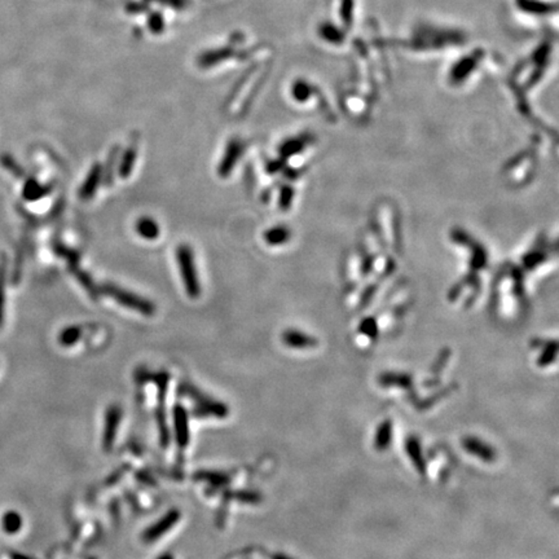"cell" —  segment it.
Wrapping results in <instances>:
<instances>
[{
	"label": "cell",
	"instance_id": "1",
	"mask_svg": "<svg viewBox=\"0 0 559 559\" xmlns=\"http://www.w3.org/2000/svg\"><path fill=\"white\" fill-rule=\"evenodd\" d=\"M404 248L402 214L394 202L374 205L368 226L344 255L342 289L346 307L365 309L393 280Z\"/></svg>",
	"mask_w": 559,
	"mask_h": 559
},
{
	"label": "cell",
	"instance_id": "2",
	"mask_svg": "<svg viewBox=\"0 0 559 559\" xmlns=\"http://www.w3.org/2000/svg\"><path fill=\"white\" fill-rule=\"evenodd\" d=\"M450 246L462 256V271L450 285L447 300L453 307L470 308L484 292L485 276L491 267L488 248L463 227H453L448 234Z\"/></svg>",
	"mask_w": 559,
	"mask_h": 559
},
{
	"label": "cell",
	"instance_id": "3",
	"mask_svg": "<svg viewBox=\"0 0 559 559\" xmlns=\"http://www.w3.org/2000/svg\"><path fill=\"white\" fill-rule=\"evenodd\" d=\"M529 280L516 259L500 264L492 277L490 296L496 316L514 320L526 315L529 308Z\"/></svg>",
	"mask_w": 559,
	"mask_h": 559
},
{
	"label": "cell",
	"instance_id": "4",
	"mask_svg": "<svg viewBox=\"0 0 559 559\" xmlns=\"http://www.w3.org/2000/svg\"><path fill=\"white\" fill-rule=\"evenodd\" d=\"M544 139L535 133L525 148L513 154L503 166L501 175L506 186L522 188L529 184L538 173L540 153Z\"/></svg>",
	"mask_w": 559,
	"mask_h": 559
},
{
	"label": "cell",
	"instance_id": "5",
	"mask_svg": "<svg viewBox=\"0 0 559 559\" xmlns=\"http://www.w3.org/2000/svg\"><path fill=\"white\" fill-rule=\"evenodd\" d=\"M516 261L526 271L531 280L541 274L556 270L558 263L557 239L545 232L538 233L525 252L518 255Z\"/></svg>",
	"mask_w": 559,
	"mask_h": 559
},
{
	"label": "cell",
	"instance_id": "6",
	"mask_svg": "<svg viewBox=\"0 0 559 559\" xmlns=\"http://www.w3.org/2000/svg\"><path fill=\"white\" fill-rule=\"evenodd\" d=\"M465 42V35L447 28L435 25H422L417 28L408 39V47L415 51H439L450 47H459Z\"/></svg>",
	"mask_w": 559,
	"mask_h": 559
},
{
	"label": "cell",
	"instance_id": "7",
	"mask_svg": "<svg viewBox=\"0 0 559 559\" xmlns=\"http://www.w3.org/2000/svg\"><path fill=\"white\" fill-rule=\"evenodd\" d=\"M292 98L299 105H314L315 109L321 113L322 118L329 122H336L337 116L330 108L329 101L324 92L306 79H296L292 86Z\"/></svg>",
	"mask_w": 559,
	"mask_h": 559
},
{
	"label": "cell",
	"instance_id": "8",
	"mask_svg": "<svg viewBox=\"0 0 559 559\" xmlns=\"http://www.w3.org/2000/svg\"><path fill=\"white\" fill-rule=\"evenodd\" d=\"M176 261L179 264L182 281L189 298L197 299L201 296L202 287L199 283L197 268L195 263V254L188 243H182L176 249Z\"/></svg>",
	"mask_w": 559,
	"mask_h": 559
},
{
	"label": "cell",
	"instance_id": "9",
	"mask_svg": "<svg viewBox=\"0 0 559 559\" xmlns=\"http://www.w3.org/2000/svg\"><path fill=\"white\" fill-rule=\"evenodd\" d=\"M100 293L113 298L117 303H120L123 307L132 309L135 312H139L144 316H153L154 314H155V306L149 299L138 296V294L131 293V292H129L126 289H122L120 286L114 285V284H110V283L102 284L100 287Z\"/></svg>",
	"mask_w": 559,
	"mask_h": 559
},
{
	"label": "cell",
	"instance_id": "10",
	"mask_svg": "<svg viewBox=\"0 0 559 559\" xmlns=\"http://www.w3.org/2000/svg\"><path fill=\"white\" fill-rule=\"evenodd\" d=\"M484 52L475 50L460 57L448 70L447 80L452 87H463L472 79L482 65Z\"/></svg>",
	"mask_w": 559,
	"mask_h": 559
},
{
	"label": "cell",
	"instance_id": "11",
	"mask_svg": "<svg viewBox=\"0 0 559 559\" xmlns=\"http://www.w3.org/2000/svg\"><path fill=\"white\" fill-rule=\"evenodd\" d=\"M182 518V514L177 509H171L165 516H161L152 526L148 527L142 535V540L146 544H152L154 541L160 540L166 534H168L173 527H175Z\"/></svg>",
	"mask_w": 559,
	"mask_h": 559
},
{
	"label": "cell",
	"instance_id": "12",
	"mask_svg": "<svg viewBox=\"0 0 559 559\" xmlns=\"http://www.w3.org/2000/svg\"><path fill=\"white\" fill-rule=\"evenodd\" d=\"M243 151H245V143L242 142L241 139H237V138L230 139V142L227 143L223 158L218 167V174L220 177L224 179L230 175V173L234 170L237 162L241 160Z\"/></svg>",
	"mask_w": 559,
	"mask_h": 559
},
{
	"label": "cell",
	"instance_id": "13",
	"mask_svg": "<svg viewBox=\"0 0 559 559\" xmlns=\"http://www.w3.org/2000/svg\"><path fill=\"white\" fill-rule=\"evenodd\" d=\"M281 340L287 349L292 350H312L318 346V340L314 336L294 328L286 329L281 336Z\"/></svg>",
	"mask_w": 559,
	"mask_h": 559
},
{
	"label": "cell",
	"instance_id": "14",
	"mask_svg": "<svg viewBox=\"0 0 559 559\" xmlns=\"http://www.w3.org/2000/svg\"><path fill=\"white\" fill-rule=\"evenodd\" d=\"M122 419V409L120 406H111L105 413V428L102 432V448L111 450L113 443L117 438V431L120 428Z\"/></svg>",
	"mask_w": 559,
	"mask_h": 559
},
{
	"label": "cell",
	"instance_id": "15",
	"mask_svg": "<svg viewBox=\"0 0 559 559\" xmlns=\"http://www.w3.org/2000/svg\"><path fill=\"white\" fill-rule=\"evenodd\" d=\"M462 448L469 454L479 459L483 462H494L496 460V450L482 439L475 437H466L462 439Z\"/></svg>",
	"mask_w": 559,
	"mask_h": 559
},
{
	"label": "cell",
	"instance_id": "16",
	"mask_svg": "<svg viewBox=\"0 0 559 559\" xmlns=\"http://www.w3.org/2000/svg\"><path fill=\"white\" fill-rule=\"evenodd\" d=\"M234 56H236V51L232 47L224 45V47H219V48L208 50V51H205L204 54H201V55L198 56L197 65L201 69H210V67L219 65L221 63L233 58Z\"/></svg>",
	"mask_w": 559,
	"mask_h": 559
},
{
	"label": "cell",
	"instance_id": "17",
	"mask_svg": "<svg viewBox=\"0 0 559 559\" xmlns=\"http://www.w3.org/2000/svg\"><path fill=\"white\" fill-rule=\"evenodd\" d=\"M101 180H102V166L100 165L99 162H96L92 165L83 184L79 188V192H78L79 198L82 201L92 199L99 189Z\"/></svg>",
	"mask_w": 559,
	"mask_h": 559
},
{
	"label": "cell",
	"instance_id": "18",
	"mask_svg": "<svg viewBox=\"0 0 559 559\" xmlns=\"http://www.w3.org/2000/svg\"><path fill=\"white\" fill-rule=\"evenodd\" d=\"M293 239V230H290L285 224H277L271 228L265 230L263 233V240L268 246L277 248V246H284L286 243L292 241Z\"/></svg>",
	"mask_w": 559,
	"mask_h": 559
},
{
	"label": "cell",
	"instance_id": "19",
	"mask_svg": "<svg viewBox=\"0 0 559 559\" xmlns=\"http://www.w3.org/2000/svg\"><path fill=\"white\" fill-rule=\"evenodd\" d=\"M138 152H139V136H133L131 143L122 155L120 167H118V174L122 179H127L129 176L131 175L133 166L138 160Z\"/></svg>",
	"mask_w": 559,
	"mask_h": 559
},
{
	"label": "cell",
	"instance_id": "20",
	"mask_svg": "<svg viewBox=\"0 0 559 559\" xmlns=\"http://www.w3.org/2000/svg\"><path fill=\"white\" fill-rule=\"evenodd\" d=\"M54 186H42L38 180H35L33 177L28 179L25 186L22 188V197L25 198L26 201H38L41 198L45 197L47 195L51 193Z\"/></svg>",
	"mask_w": 559,
	"mask_h": 559
},
{
	"label": "cell",
	"instance_id": "21",
	"mask_svg": "<svg viewBox=\"0 0 559 559\" xmlns=\"http://www.w3.org/2000/svg\"><path fill=\"white\" fill-rule=\"evenodd\" d=\"M175 415L176 438L180 447H186L189 441V426H188V415L182 406L174 409Z\"/></svg>",
	"mask_w": 559,
	"mask_h": 559
},
{
	"label": "cell",
	"instance_id": "22",
	"mask_svg": "<svg viewBox=\"0 0 559 559\" xmlns=\"http://www.w3.org/2000/svg\"><path fill=\"white\" fill-rule=\"evenodd\" d=\"M136 232L140 237L148 241H154L158 239L161 228L157 220H154L151 217H143L136 221Z\"/></svg>",
	"mask_w": 559,
	"mask_h": 559
},
{
	"label": "cell",
	"instance_id": "23",
	"mask_svg": "<svg viewBox=\"0 0 559 559\" xmlns=\"http://www.w3.org/2000/svg\"><path fill=\"white\" fill-rule=\"evenodd\" d=\"M542 346L540 350V355L538 356V365L541 368H545L548 365H551L557 360L558 355V342L557 340H542Z\"/></svg>",
	"mask_w": 559,
	"mask_h": 559
},
{
	"label": "cell",
	"instance_id": "24",
	"mask_svg": "<svg viewBox=\"0 0 559 559\" xmlns=\"http://www.w3.org/2000/svg\"><path fill=\"white\" fill-rule=\"evenodd\" d=\"M393 441V424L390 419L384 421L380 428H377L375 438H374V447L377 450H386Z\"/></svg>",
	"mask_w": 559,
	"mask_h": 559
},
{
	"label": "cell",
	"instance_id": "25",
	"mask_svg": "<svg viewBox=\"0 0 559 559\" xmlns=\"http://www.w3.org/2000/svg\"><path fill=\"white\" fill-rule=\"evenodd\" d=\"M318 34H320V38L322 41H325L327 43L342 44L344 41V32L330 22L321 23L318 28Z\"/></svg>",
	"mask_w": 559,
	"mask_h": 559
},
{
	"label": "cell",
	"instance_id": "26",
	"mask_svg": "<svg viewBox=\"0 0 559 559\" xmlns=\"http://www.w3.org/2000/svg\"><path fill=\"white\" fill-rule=\"evenodd\" d=\"M406 452L409 459L415 463L418 472H425V461L422 457V448L417 438H409L406 440Z\"/></svg>",
	"mask_w": 559,
	"mask_h": 559
},
{
	"label": "cell",
	"instance_id": "27",
	"mask_svg": "<svg viewBox=\"0 0 559 559\" xmlns=\"http://www.w3.org/2000/svg\"><path fill=\"white\" fill-rule=\"evenodd\" d=\"M296 188L292 186V183H286L280 186L278 190V210L283 212H287L292 210V206L296 199Z\"/></svg>",
	"mask_w": 559,
	"mask_h": 559
},
{
	"label": "cell",
	"instance_id": "28",
	"mask_svg": "<svg viewBox=\"0 0 559 559\" xmlns=\"http://www.w3.org/2000/svg\"><path fill=\"white\" fill-rule=\"evenodd\" d=\"M82 338V328L78 325H69L60 331L58 343L63 347L76 346Z\"/></svg>",
	"mask_w": 559,
	"mask_h": 559
},
{
	"label": "cell",
	"instance_id": "29",
	"mask_svg": "<svg viewBox=\"0 0 559 559\" xmlns=\"http://www.w3.org/2000/svg\"><path fill=\"white\" fill-rule=\"evenodd\" d=\"M118 155H120V146L116 145L113 146V149L110 151L107 164L102 167V182L105 183V186H110L113 184V175H114V166L118 161Z\"/></svg>",
	"mask_w": 559,
	"mask_h": 559
},
{
	"label": "cell",
	"instance_id": "30",
	"mask_svg": "<svg viewBox=\"0 0 559 559\" xmlns=\"http://www.w3.org/2000/svg\"><path fill=\"white\" fill-rule=\"evenodd\" d=\"M6 274H7V256L0 255V328L4 322V307H6Z\"/></svg>",
	"mask_w": 559,
	"mask_h": 559
},
{
	"label": "cell",
	"instance_id": "31",
	"mask_svg": "<svg viewBox=\"0 0 559 559\" xmlns=\"http://www.w3.org/2000/svg\"><path fill=\"white\" fill-rule=\"evenodd\" d=\"M1 526H3L4 532H7L10 535H14L22 528V516L14 510L7 512L1 519Z\"/></svg>",
	"mask_w": 559,
	"mask_h": 559
},
{
	"label": "cell",
	"instance_id": "32",
	"mask_svg": "<svg viewBox=\"0 0 559 559\" xmlns=\"http://www.w3.org/2000/svg\"><path fill=\"white\" fill-rule=\"evenodd\" d=\"M72 272H74L76 274V277L78 278V281L83 285V287L87 290L88 294L92 296V298H95V299H98L100 296V290L96 287L95 285V283H94V280L91 278V276L87 274V272H85L83 270H79L78 267H74V268H72L70 270Z\"/></svg>",
	"mask_w": 559,
	"mask_h": 559
},
{
	"label": "cell",
	"instance_id": "33",
	"mask_svg": "<svg viewBox=\"0 0 559 559\" xmlns=\"http://www.w3.org/2000/svg\"><path fill=\"white\" fill-rule=\"evenodd\" d=\"M382 384H393V386H400L408 388L412 384V377L408 374H384L381 377Z\"/></svg>",
	"mask_w": 559,
	"mask_h": 559
},
{
	"label": "cell",
	"instance_id": "34",
	"mask_svg": "<svg viewBox=\"0 0 559 559\" xmlns=\"http://www.w3.org/2000/svg\"><path fill=\"white\" fill-rule=\"evenodd\" d=\"M0 162H1V165H3L4 168H7V170H8L11 174L16 176V177L21 179V177L25 176V170L16 162V160H14L12 155H10V154H3V155L0 157Z\"/></svg>",
	"mask_w": 559,
	"mask_h": 559
},
{
	"label": "cell",
	"instance_id": "35",
	"mask_svg": "<svg viewBox=\"0 0 559 559\" xmlns=\"http://www.w3.org/2000/svg\"><path fill=\"white\" fill-rule=\"evenodd\" d=\"M148 26H149L151 32L153 34L162 33L165 30V20H164L162 14L158 13V12H153L148 17Z\"/></svg>",
	"mask_w": 559,
	"mask_h": 559
},
{
	"label": "cell",
	"instance_id": "36",
	"mask_svg": "<svg viewBox=\"0 0 559 559\" xmlns=\"http://www.w3.org/2000/svg\"><path fill=\"white\" fill-rule=\"evenodd\" d=\"M149 1H157L162 6H167L175 10H184L188 6V0H149Z\"/></svg>",
	"mask_w": 559,
	"mask_h": 559
},
{
	"label": "cell",
	"instance_id": "37",
	"mask_svg": "<svg viewBox=\"0 0 559 559\" xmlns=\"http://www.w3.org/2000/svg\"><path fill=\"white\" fill-rule=\"evenodd\" d=\"M144 10H146V4L145 3H132L129 6V11L132 13H140Z\"/></svg>",
	"mask_w": 559,
	"mask_h": 559
},
{
	"label": "cell",
	"instance_id": "38",
	"mask_svg": "<svg viewBox=\"0 0 559 559\" xmlns=\"http://www.w3.org/2000/svg\"><path fill=\"white\" fill-rule=\"evenodd\" d=\"M157 559H175L174 558V556L171 554V553H164V554H161L160 557Z\"/></svg>",
	"mask_w": 559,
	"mask_h": 559
},
{
	"label": "cell",
	"instance_id": "39",
	"mask_svg": "<svg viewBox=\"0 0 559 559\" xmlns=\"http://www.w3.org/2000/svg\"><path fill=\"white\" fill-rule=\"evenodd\" d=\"M274 559H292V558H289V557H285V556H283V554H277V556H274Z\"/></svg>",
	"mask_w": 559,
	"mask_h": 559
}]
</instances>
